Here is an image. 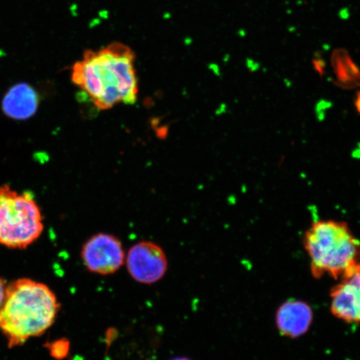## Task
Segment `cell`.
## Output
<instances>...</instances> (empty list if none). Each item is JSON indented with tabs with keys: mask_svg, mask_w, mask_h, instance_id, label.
Masks as SVG:
<instances>
[{
	"mask_svg": "<svg viewBox=\"0 0 360 360\" xmlns=\"http://www.w3.org/2000/svg\"><path fill=\"white\" fill-rule=\"evenodd\" d=\"M170 360H192V359H188L187 357H177V358H174V359H170Z\"/></svg>",
	"mask_w": 360,
	"mask_h": 360,
	"instance_id": "4fadbf2b",
	"label": "cell"
},
{
	"mask_svg": "<svg viewBox=\"0 0 360 360\" xmlns=\"http://www.w3.org/2000/svg\"><path fill=\"white\" fill-rule=\"evenodd\" d=\"M39 98L33 88L25 84L15 85L6 94L3 101L6 115L16 120L32 117L38 109Z\"/></svg>",
	"mask_w": 360,
	"mask_h": 360,
	"instance_id": "9c48e42d",
	"label": "cell"
},
{
	"mask_svg": "<svg viewBox=\"0 0 360 360\" xmlns=\"http://www.w3.org/2000/svg\"><path fill=\"white\" fill-rule=\"evenodd\" d=\"M356 108L358 111L360 112V94H359L357 98H356Z\"/></svg>",
	"mask_w": 360,
	"mask_h": 360,
	"instance_id": "7c38bea8",
	"label": "cell"
},
{
	"mask_svg": "<svg viewBox=\"0 0 360 360\" xmlns=\"http://www.w3.org/2000/svg\"><path fill=\"white\" fill-rule=\"evenodd\" d=\"M60 309L55 292L44 283L27 278L11 282L0 307V331L8 347L44 335L55 323Z\"/></svg>",
	"mask_w": 360,
	"mask_h": 360,
	"instance_id": "7a4b0ae2",
	"label": "cell"
},
{
	"mask_svg": "<svg viewBox=\"0 0 360 360\" xmlns=\"http://www.w3.org/2000/svg\"><path fill=\"white\" fill-rule=\"evenodd\" d=\"M330 311L340 321L360 323V265L339 280L330 292Z\"/></svg>",
	"mask_w": 360,
	"mask_h": 360,
	"instance_id": "52a82bcc",
	"label": "cell"
},
{
	"mask_svg": "<svg viewBox=\"0 0 360 360\" xmlns=\"http://www.w3.org/2000/svg\"><path fill=\"white\" fill-rule=\"evenodd\" d=\"M48 349L53 358L62 360L65 359L67 355L69 354L70 349V342L67 340H58L49 344Z\"/></svg>",
	"mask_w": 360,
	"mask_h": 360,
	"instance_id": "30bf717a",
	"label": "cell"
},
{
	"mask_svg": "<svg viewBox=\"0 0 360 360\" xmlns=\"http://www.w3.org/2000/svg\"><path fill=\"white\" fill-rule=\"evenodd\" d=\"M81 259L88 271L110 276L123 266L125 254L122 243L110 233H98L89 238L81 250Z\"/></svg>",
	"mask_w": 360,
	"mask_h": 360,
	"instance_id": "5b68a950",
	"label": "cell"
},
{
	"mask_svg": "<svg viewBox=\"0 0 360 360\" xmlns=\"http://www.w3.org/2000/svg\"><path fill=\"white\" fill-rule=\"evenodd\" d=\"M44 228L41 210L30 193L0 186V245L25 249L38 240Z\"/></svg>",
	"mask_w": 360,
	"mask_h": 360,
	"instance_id": "277c9868",
	"label": "cell"
},
{
	"mask_svg": "<svg viewBox=\"0 0 360 360\" xmlns=\"http://www.w3.org/2000/svg\"><path fill=\"white\" fill-rule=\"evenodd\" d=\"M314 321L311 306L300 300H288L277 309L276 325L283 336L298 339L307 334Z\"/></svg>",
	"mask_w": 360,
	"mask_h": 360,
	"instance_id": "ba28073f",
	"label": "cell"
},
{
	"mask_svg": "<svg viewBox=\"0 0 360 360\" xmlns=\"http://www.w3.org/2000/svg\"><path fill=\"white\" fill-rule=\"evenodd\" d=\"M134 55L129 49L112 46L88 53L72 70L73 83L101 110L137 101L139 87Z\"/></svg>",
	"mask_w": 360,
	"mask_h": 360,
	"instance_id": "6da1fadb",
	"label": "cell"
},
{
	"mask_svg": "<svg viewBox=\"0 0 360 360\" xmlns=\"http://www.w3.org/2000/svg\"><path fill=\"white\" fill-rule=\"evenodd\" d=\"M303 244L314 278L328 276L339 281L360 265V241L349 224L333 219L318 220L305 232Z\"/></svg>",
	"mask_w": 360,
	"mask_h": 360,
	"instance_id": "3957f363",
	"label": "cell"
},
{
	"mask_svg": "<svg viewBox=\"0 0 360 360\" xmlns=\"http://www.w3.org/2000/svg\"><path fill=\"white\" fill-rule=\"evenodd\" d=\"M7 286L6 281L0 276V307H1L4 299H6Z\"/></svg>",
	"mask_w": 360,
	"mask_h": 360,
	"instance_id": "8fae6325",
	"label": "cell"
},
{
	"mask_svg": "<svg viewBox=\"0 0 360 360\" xmlns=\"http://www.w3.org/2000/svg\"><path fill=\"white\" fill-rule=\"evenodd\" d=\"M125 261L129 276L143 285L159 282L168 270V259L165 250L151 241L134 245L129 250Z\"/></svg>",
	"mask_w": 360,
	"mask_h": 360,
	"instance_id": "8992f818",
	"label": "cell"
}]
</instances>
